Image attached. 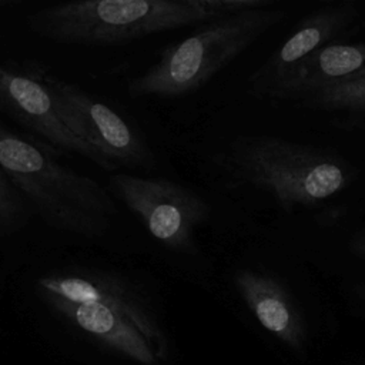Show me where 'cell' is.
<instances>
[{
    "label": "cell",
    "instance_id": "obj_14",
    "mask_svg": "<svg viewBox=\"0 0 365 365\" xmlns=\"http://www.w3.org/2000/svg\"><path fill=\"white\" fill-rule=\"evenodd\" d=\"M348 298L354 305L355 311L365 315V278L354 282L349 288Z\"/></svg>",
    "mask_w": 365,
    "mask_h": 365
},
{
    "label": "cell",
    "instance_id": "obj_4",
    "mask_svg": "<svg viewBox=\"0 0 365 365\" xmlns=\"http://www.w3.org/2000/svg\"><path fill=\"white\" fill-rule=\"evenodd\" d=\"M220 161L232 184L271 194L285 211L319 205L358 175L338 155L277 135L240 137Z\"/></svg>",
    "mask_w": 365,
    "mask_h": 365
},
{
    "label": "cell",
    "instance_id": "obj_10",
    "mask_svg": "<svg viewBox=\"0 0 365 365\" xmlns=\"http://www.w3.org/2000/svg\"><path fill=\"white\" fill-rule=\"evenodd\" d=\"M232 287L254 322L268 336L291 354L307 356L311 348L307 317L278 277L261 269L238 268L232 274Z\"/></svg>",
    "mask_w": 365,
    "mask_h": 365
},
{
    "label": "cell",
    "instance_id": "obj_8",
    "mask_svg": "<svg viewBox=\"0 0 365 365\" xmlns=\"http://www.w3.org/2000/svg\"><path fill=\"white\" fill-rule=\"evenodd\" d=\"M0 113L17 121L27 130V135L60 157L78 154L104 171L117 170L67 127L54 98L36 74L30 60L23 64L0 63Z\"/></svg>",
    "mask_w": 365,
    "mask_h": 365
},
{
    "label": "cell",
    "instance_id": "obj_7",
    "mask_svg": "<svg viewBox=\"0 0 365 365\" xmlns=\"http://www.w3.org/2000/svg\"><path fill=\"white\" fill-rule=\"evenodd\" d=\"M36 74L48 88L67 127L104 155L115 168L155 167V155L143 134L120 113L80 86L30 60Z\"/></svg>",
    "mask_w": 365,
    "mask_h": 365
},
{
    "label": "cell",
    "instance_id": "obj_16",
    "mask_svg": "<svg viewBox=\"0 0 365 365\" xmlns=\"http://www.w3.org/2000/svg\"><path fill=\"white\" fill-rule=\"evenodd\" d=\"M20 3H21V0H0V11L10 9V7H16Z\"/></svg>",
    "mask_w": 365,
    "mask_h": 365
},
{
    "label": "cell",
    "instance_id": "obj_15",
    "mask_svg": "<svg viewBox=\"0 0 365 365\" xmlns=\"http://www.w3.org/2000/svg\"><path fill=\"white\" fill-rule=\"evenodd\" d=\"M348 248L354 257L365 261V230H361L355 235H352Z\"/></svg>",
    "mask_w": 365,
    "mask_h": 365
},
{
    "label": "cell",
    "instance_id": "obj_11",
    "mask_svg": "<svg viewBox=\"0 0 365 365\" xmlns=\"http://www.w3.org/2000/svg\"><path fill=\"white\" fill-rule=\"evenodd\" d=\"M365 74V43H332L309 57L284 88L279 100Z\"/></svg>",
    "mask_w": 365,
    "mask_h": 365
},
{
    "label": "cell",
    "instance_id": "obj_6",
    "mask_svg": "<svg viewBox=\"0 0 365 365\" xmlns=\"http://www.w3.org/2000/svg\"><path fill=\"white\" fill-rule=\"evenodd\" d=\"M107 187L163 247L185 255L198 252L195 231L211 214L210 202L198 192L164 177L125 173L111 174Z\"/></svg>",
    "mask_w": 365,
    "mask_h": 365
},
{
    "label": "cell",
    "instance_id": "obj_9",
    "mask_svg": "<svg viewBox=\"0 0 365 365\" xmlns=\"http://www.w3.org/2000/svg\"><path fill=\"white\" fill-rule=\"evenodd\" d=\"M359 16L354 0L327 3L302 17L291 36L248 78L250 93L279 98L299 67L317 51L332 44Z\"/></svg>",
    "mask_w": 365,
    "mask_h": 365
},
{
    "label": "cell",
    "instance_id": "obj_2",
    "mask_svg": "<svg viewBox=\"0 0 365 365\" xmlns=\"http://www.w3.org/2000/svg\"><path fill=\"white\" fill-rule=\"evenodd\" d=\"M271 6L275 0H83L38 7L24 24L58 44L114 46Z\"/></svg>",
    "mask_w": 365,
    "mask_h": 365
},
{
    "label": "cell",
    "instance_id": "obj_3",
    "mask_svg": "<svg viewBox=\"0 0 365 365\" xmlns=\"http://www.w3.org/2000/svg\"><path fill=\"white\" fill-rule=\"evenodd\" d=\"M58 158L40 141L0 121V165L33 215L60 232L88 240L103 237L117 212L110 191Z\"/></svg>",
    "mask_w": 365,
    "mask_h": 365
},
{
    "label": "cell",
    "instance_id": "obj_1",
    "mask_svg": "<svg viewBox=\"0 0 365 365\" xmlns=\"http://www.w3.org/2000/svg\"><path fill=\"white\" fill-rule=\"evenodd\" d=\"M23 311L36 338L70 365H181L161 297L140 279L103 268L37 275Z\"/></svg>",
    "mask_w": 365,
    "mask_h": 365
},
{
    "label": "cell",
    "instance_id": "obj_13",
    "mask_svg": "<svg viewBox=\"0 0 365 365\" xmlns=\"http://www.w3.org/2000/svg\"><path fill=\"white\" fill-rule=\"evenodd\" d=\"M33 212L0 165V237H11L27 227Z\"/></svg>",
    "mask_w": 365,
    "mask_h": 365
},
{
    "label": "cell",
    "instance_id": "obj_5",
    "mask_svg": "<svg viewBox=\"0 0 365 365\" xmlns=\"http://www.w3.org/2000/svg\"><path fill=\"white\" fill-rule=\"evenodd\" d=\"M287 14L285 7L271 6L202 23L190 36L163 48L143 73L128 78L127 94L174 98L195 93Z\"/></svg>",
    "mask_w": 365,
    "mask_h": 365
},
{
    "label": "cell",
    "instance_id": "obj_12",
    "mask_svg": "<svg viewBox=\"0 0 365 365\" xmlns=\"http://www.w3.org/2000/svg\"><path fill=\"white\" fill-rule=\"evenodd\" d=\"M294 101L331 114L338 127L365 128V74L312 90Z\"/></svg>",
    "mask_w": 365,
    "mask_h": 365
},
{
    "label": "cell",
    "instance_id": "obj_17",
    "mask_svg": "<svg viewBox=\"0 0 365 365\" xmlns=\"http://www.w3.org/2000/svg\"><path fill=\"white\" fill-rule=\"evenodd\" d=\"M1 356H3V354H1V349H0V365H1Z\"/></svg>",
    "mask_w": 365,
    "mask_h": 365
}]
</instances>
